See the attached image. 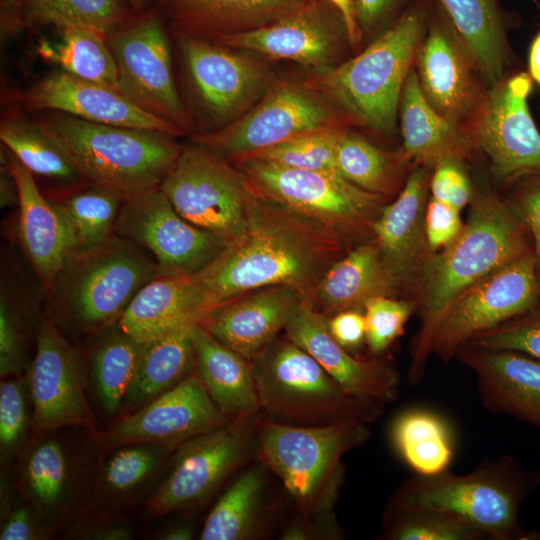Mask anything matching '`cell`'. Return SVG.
Returning a JSON list of instances; mask_svg holds the SVG:
<instances>
[{
    "mask_svg": "<svg viewBox=\"0 0 540 540\" xmlns=\"http://www.w3.org/2000/svg\"><path fill=\"white\" fill-rule=\"evenodd\" d=\"M352 248L326 226L250 186L242 231L193 276L210 311L272 286L294 287L308 299L327 269Z\"/></svg>",
    "mask_w": 540,
    "mask_h": 540,
    "instance_id": "cell-1",
    "label": "cell"
},
{
    "mask_svg": "<svg viewBox=\"0 0 540 540\" xmlns=\"http://www.w3.org/2000/svg\"><path fill=\"white\" fill-rule=\"evenodd\" d=\"M429 20L424 6L407 9L361 53L316 71L305 85L359 123L392 136L402 89Z\"/></svg>",
    "mask_w": 540,
    "mask_h": 540,
    "instance_id": "cell-2",
    "label": "cell"
},
{
    "mask_svg": "<svg viewBox=\"0 0 540 540\" xmlns=\"http://www.w3.org/2000/svg\"><path fill=\"white\" fill-rule=\"evenodd\" d=\"M159 276L144 250L114 234L71 255L45 289V314L67 336L90 338L117 323L138 291Z\"/></svg>",
    "mask_w": 540,
    "mask_h": 540,
    "instance_id": "cell-3",
    "label": "cell"
},
{
    "mask_svg": "<svg viewBox=\"0 0 540 540\" xmlns=\"http://www.w3.org/2000/svg\"><path fill=\"white\" fill-rule=\"evenodd\" d=\"M540 483V471L527 470L511 456L485 460L473 471L415 474L391 502L457 517L491 540H540L539 531L523 530L519 513Z\"/></svg>",
    "mask_w": 540,
    "mask_h": 540,
    "instance_id": "cell-4",
    "label": "cell"
},
{
    "mask_svg": "<svg viewBox=\"0 0 540 540\" xmlns=\"http://www.w3.org/2000/svg\"><path fill=\"white\" fill-rule=\"evenodd\" d=\"M35 122L86 183L125 199L159 187L181 150L175 135L163 131L99 124L50 110Z\"/></svg>",
    "mask_w": 540,
    "mask_h": 540,
    "instance_id": "cell-5",
    "label": "cell"
},
{
    "mask_svg": "<svg viewBox=\"0 0 540 540\" xmlns=\"http://www.w3.org/2000/svg\"><path fill=\"white\" fill-rule=\"evenodd\" d=\"M370 435L366 423L294 426L265 417L256 419L260 460L281 480L301 515L328 518L343 480L342 456Z\"/></svg>",
    "mask_w": 540,
    "mask_h": 540,
    "instance_id": "cell-6",
    "label": "cell"
},
{
    "mask_svg": "<svg viewBox=\"0 0 540 540\" xmlns=\"http://www.w3.org/2000/svg\"><path fill=\"white\" fill-rule=\"evenodd\" d=\"M261 410L271 420L294 426L355 421L369 424L384 403L345 390L308 352L276 338L251 360Z\"/></svg>",
    "mask_w": 540,
    "mask_h": 540,
    "instance_id": "cell-7",
    "label": "cell"
},
{
    "mask_svg": "<svg viewBox=\"0 0 540 540\" xmlns=\"http://www.w3.org/2000/svg\"><path fill=\"white\" fill-rule=\"evenodd\" d=\"M539 300L533 251L465 287L421 317L411 346L410 382L417 384L423 378L431 355L450 362L474 336L527 312Z\"/></svg>",
    "mask_w": 540,
    "mask_h": 540,
    "instance_id": "cell-8",
    "label": "cell"
},
{
    "mask_svg": "<svg viewBox=\"0 0 540 540\" xmlns=\"http://www.w3.org/2000/svg\"><path fill=\"white\" fill-rule=\"evenodd\" d=\"M466 223L437 253L418 298L421 317L455 294L533 251L531 235L505 197L488 187L474 189Z\"/></svg>",
    "mask_w": 540,
    "mask_h": 540,
    "instance_id": "cell-9",
    "label": "cell"
},
{
    "mask_svg": "<svg viewBox=\"0 0 540 540\" xmlns=\"http://www.w3.org/2000/svg\"><path fill=\"white\" fill-rule=\"evenodd\" d=\"M228 160L259 194L321 223L353 247L373 238L385 197L339 174L290 168L249 156Z\"/></svg>",
    "mask_w": 540,
    "mask_h": 540,
    "instance_id": "cell-10",
    "label": "cell"
},
{
    "mask_svg": "<svg viewBox=\"0 0 540 540\" xmlns=\"http://www.w3.org/2000/svg\"><path fill=\"white\" fill-rule=\"evenodd\" d=\"M159 188L187 221L228 241L245 225L250 185L217 151L193 141L180 153Z\"/></svg>",
    "mask_w": 540,
    "mask_h": 540,
    "instance_id": "cell-11",
    "label": "cell"
},
{
    "mask_svg": "<svg viewBox=\"0 0 540 540\" xmlns=\"http://www.w3.org/2000/svg\"><path fill=\"white\" fill-rule=\"evenodd\" d=\"M255 417V416H254ZM254 417H237L181 444L146 503L159 517L205 502L248 458L256 445Z\"/></svg>",
    "mask_w": 540,
    "mask_h": 540,
    "instance_id": "cell-12",
    "label": "cell"
},
{
    "mask_svg": "<svg viewBox=\"0 0 540 540\" xmlns=\"http://www.w3.org/2000/svg\"><path fill=\"white\" fill-rule=\"evenodd\" d=\"M114 234L144 250L160 276L195 275L228 244L223 236L184 219L159 187L125 199Z\"/></svg>",
    "mask_w": 540,
    "mask_h": 540,
    "instance_id": "cell-13",
    "label": "cell"
},
{
    "mask_svg": "<svg viewBox=\"0 0 540 540\" xmlns=\"http://www.w3.org/2000/svg\"><path fill=\"white\" fill-rule=\"evenodd\" d=\"M336 119L331 104L312 88L275 81L238 119L221 129L195 134L192 141L232 159L302 134L339 127Z\"/></svg>",
    "mask_w": 540,
    "mask_h": 540,
    "instance_id": "cell-14",
    "label": "cell"
},
{
    "mask_svg": "<svg viewBox=\"0 0 540 540\" xmlns=\"http://www.w3.org/2000/svg\"><path fill=\"white\" fill-rule=\"evenodd\" d=\"M106 41L117 67V90L144 111L187 132L191 120L175 85L161 18L149 14L133 19Z\"/></svg>",
    "mask_w": 540,
    "mask_h": 540,
    "instance_id": "cell-15",
    "label": "cell"
},
{
    "mask_svg": "<svg viewBox=\"0 0 540 540\" xmlns=\"http://www.w3.org/2000/svg\"><path fill=\"white\" fill-rule=\"evenodd\" d=\"M81 357L68 336L44 313L38 325L27 385L35 438L66 427L93 428L85 396Z\"/></svg>",
    "mask_w": 540,
    "mask_h": 540,
    "instance_id": "cell-16",
    "label": "cell"
},
{
    "mask_svg": "<svg viewBox=\"0 0 540 540\" xmlns=\"http://www.w3.org/2000/svg\"><path fill=\"white\" fill-rule=\"evenodd\" d=\"M176 41L193 94L219 129L252 108L275 82L266 64L235 49L191 37Z\"/></svg>",
    "mask_w": 540,
    "mask_h": 540,
    "instance_id": "cell-17",
    "label": "cell"
},
{
    "mask_svg": "<svg viewBox=\"0 0 540 540\" xmlns=\"http://www.w3.org/2000/svg\"><path fill=\"white\" fill-rule=\"evenodd\" d=\"M489 89L473 137L488 157L492 174L505 184L540 174V133L528 105L532 78L520 72Z\"/></svg>",
    "mask_w": 540,
    "mask_h": 540,
    "instance_id": "cell-18",
    "label": "cell"
},
{
    "mask_svg": "<svg viewBox=\"0 0 540 540\" xmlns=\"http://www.w3.org/2000/svg\"><path fill=\"white\" fill-rule=\"evenodd\" d=\"M213 42L235 50L291 60L315 71L337 65L345 45L350 44L342 15L327 0H309L270 25Z\"/></svg>",
    "mask_w": 540,
    "mask_h": 540,
    "instance_id": "cell-19",
    "label": "cell"
},
{
    "mask_svg": "<svg viewBox=\"0 0 540 540\" xmlns=\"http://www.w3.org/2000/svg\"><path fill=\"white\" fill-rule=\"evenodd\" d=\"M230 420L194 371L172 389L117 421L100 436V442L108 448L131 443L177 448Z\"/></svg>",
    "mask_w": 540,
    "mask_h": 540,
    "instance_id": "cell-20",
    "label": "cell"
},
{
    "mask_svg": "<svg viewBox=\"0 0 540 540\" xmlns=\"http://www.w3.org/2000/svg\"><path fill=\"white\" fill-rule=\"evenodd\" d=\"M430 171L414 164L396 199L384 206L373 228L384 263L400 284L404 297L417 305L437 254L430 249L425 231Z\"/></svg>",
    "mask_w": 540,
    "mask_h": 540,
    "instance_id": "cell-21",
    "label": "cell"
},
{
    "mask_svg": "<svg viewBox=\"0 0 540 540\" xmlns=\"http://www.w3.org/2000/svg\"><path fill=\"white\" fill-rule=\"evenodd\" d=\"M415 59L421 90L441 115L460 126L476 119L486 97L479 70L446 15L430 18Z\"/></svg>",
    "mask_w": 540,
    "mask_h": 540,
    "instance_id": "cell-22",
    "label": "cell"
},
{
    "mask_svg": "<svg viewBox=\"0 0 540 540\" xmlns=\"http://www.w3.org/2000/svg\"><path fill=\"white\" fill-rule=\"evenodd\" d=\"M2 153L18 191L17 239L20 250L46 289L76 251L74 232L61 207L44 195L34 175L8 149Z\"/></svg>",
    "mask_w": 540,
    "mask_h": 540,
    "instance_id": "cell-23",
    "label": "cell"
},
{
    "mask_svg": "<svg viewBox=\"0 0 540 540\" xmlns=\"http://www.w3.org/2000/svg\"><path fill=\"white\" fill-rule=\"evenodd\" d=\"M284 331L287 339L308 352L348 392L384 404L398 396L400 375L391 360L353 356L331 335L328 317L307 299Z\"/></svg>",
    "mask_w": 540,
    "mask_h": 540,
    "instance_id": "cell-24",
    "label": "cell"
},
{
    "mask_svg": "<svg viewBox=\"0 0 540 540\" xmlns=\"http://www.w3.org/2000/svg\"><path fill=\"white\" fill-rule=\"evenodd\" d=\"M34 111H58L89 122L182 134L174 124L135 105L118 90L65 72L52 73L25 93Z\"/></svg>",
    "mask_w": 540,
    "mask_h": 540,
    "instance_id": "cell-25",
    "label": "cell"
},
{
    "mask_svg": "<svg viewBox=\"0 0 540 540\" xmlns=\"http://www.w3.org/2000/svg\"><path fill=\"white\" fill-rule=\"evenodd\" d=\"M454 359L473 371L483 406L540 431V360L511 350L460 346Z\"/></svg>",
    "mask_w": 540,
    "mask_h": 540,
    "instance_id": "cell-26",
    "label": "cell"
},
{
    "mask_svg": "<svg viewBox=\"0 0 540 540\" xmlns=\"http://www.w3.org/2000/svg\"><path fill=\"white\" fill-rule=\"evenodd\" d=\"M305 299L291 286L267 287L212 309L200 324L222 344L251 361L285 329Z\"/></svg>",
    "mask_w": 540,
    "mask_h": 540,
    "instance_id": "cell-27",
    "label": "cell"
},
{
    "mask_svg": "<svg viewBox=\"0 0 540 540\" xmlns=\"http://www.w3.org/2000/svg\"><path fill=\"white\" fill-rule=\"evenodd\" d=\"M45 313V289L12 249L1 256L0 375L20 376L32 358V345Z\"/></svg>",
    "mask_w": 540,
    "mask_h": 540,
    "instance_id": "cell-28",
    "label": "cell"
},
{
    "mask_svg": "<svg viewBox=\"0 0 540 540\" xmlns=\"http://www.w3.org/2000/svg\"><path fill=\"white\" fill-rule=\"evenodd\" d=\"M176 37L216 39L263 28L309 0H154Z\"/></svg>",
    "mask_w": 540,
    "mask_h": 540,
    "instance_id": "cell-29",
    "label": "cell"
},
{
    "mask_svg": "<svg viewBox=\"0 0 540 540\" xmlns=\"http://www.w3.org/2000/svg\"><path fill=\"white\" fill-rule=\"evenodd\" d=\"M377 296L406 299L372 238L334 262L307 300L315 310L329 318L345 310L363 311L366 301Z\"/></svg>",
    "mask_w": 540,
    "mask_h": 540,
    "instance_id": "cell-30",
    "label": "cell"
},
{
    "mask_svg": "<svg viewBox=\"0 0 540 540\" xmlns=\"http://www.w3.org/2000/svg\"><path fill=\"white\" fill-rule=\"evenodd\" d=\"M403 152L416 165L433 169L444 161L469 160L477 148L473 135L441 115L426 99L411 68L400 103Z\"/></svg>",
    "mask_w": 540,
    "mask_h": 540,
    "instance_id": "cell-31",
    "label": "cell"
},
{
    "mask_svg": "<svg viewBox=\"0 0 540 540\" xmlns=\"http://www.w3.org/2000/svg\"><path fill=\"white\" fill-rule=\"evenodd\" d=\"M209 311L193 275L159 276L138 291L118 324L146 342L200 324Z\"/></svg>",
    "mask_w": 540,
    "mask_h": 540,
    "instance_id": "cell-32",
    "label": "cell"
},
{
    "mask_svg": "<svg viewBox=\"0 0 540 540\" xmlns=\"http://www.w3.org/2000/svg\"><path fill=\"white\" fill-rule=\"evenodd\" d=\"M195 372L217 407L230 419L254 417L261 405L251 361L228 348L201 324L191 330Z\"/></svg>",
    "mask_w": 540,
    "mask_h": 540,
    "instance_id": "cell-33",
    "label": "cell"
},
{
    "mask_svg": "<svg viewBox=\"0 0 540 540\" xmlns=\"http://www.w3.org/2000/svg\"><path fill=\"white\" fill-rule=\"evenodd\" d=\"M52 433L36 438L22 471L27 500L48 531L71 513L77 481L68 446Z\"/></svg>",
    "mask_w": 540,
    "mask_h": 540,
    "instance_id": "cell-34",
    "label": "cell"
},
{
    "mask_svg": "<svg viewBox=\"0 0 540 540\" xmlns=\"http://www.w3.org/2000/svg\"><path fill=\"white\" fill-rule=\"evenodd\" d=\"M489 88L504 78L508 45L496 0H438Z\"/></svg>",
    "mask_w": 540,
    "mask_h": 540,
    "instance_id": "cell-35",
    "label": "cell"
},
{
    "mask_svg": "<svg viewBox=\"0 0 540 540\" xmlns=\"http://www.w3.org/2000/svg\"><path fill=\"white\" fill-rule=\"evenodd\" d=\"M192 328L142 342L137 369L123 406L139 409L195 371Z\"/></svg>",
    "mask_w": 540,
    "mask_h": 540,
    "instance_id": "cell-36",
    "label": "cell"
},
{
    "mask_svg": "<svg viewBox=\"0 0 540 540\" xmlns=\"http://www.w3.org/2000/svg\"><path fill=\"white\" fill-rule=\"evenodd\" d=\"M391 439L415 474L433 475L448 470L454 456L449 424L429 409L411 408L400 413L392 424Z\"/></svg>",
    "mask_w": 540,
    "mask_h": 540,
    "instance_id": "cell-37",
    "label": "cell"
},
{
    "mask_svg": "<svg viewBox=\"0 0 540 540\" xmlns=\"http://www.w3.org/2000/svg\"><path fill=\"white\" fill-rule=\"evenodd\" d=\"M88 339L91 376L104 411L113 415L134 378L142 342L126 333L118 322Z\"/></svg>",
    "mask_w": 540,
    "mask_h": 540,
    "instance_id": "cell-38",
    "label": "cell"
},
{
    "mask_svg": "<svg viewBox=\"0 0 540 540\" xmlns=\"http://www.w3.org/2000/svg\"><path fill=\"white\" fill-rule=\"evenodd\" d=\"M0 139L34 177L48 179L58 186L54 194L85 183L62 147L35 121L21 117L3 119Z\"/></svg>",
    "mask_w": 540,
    "mask_h": 540,
    "instance_id": "cell-39",
    "label": "cell"
},
{
    "mask_svg": "<svg viewBox=\"0 0 540 540\" xmlns=\"http://www.w3.org/2000/svg\"><path fill=\"white\" fill-rule=\"evenodd\" d=\"M403 152L389 153L365 137L343 130L336 146L339 174L356 186L388 198L404 186L406 163Z\"/></svg>",
    "mask_w": 540,
    "mask_h": 540,
    "instance_id": "cell-40",
    "label": "cell"
},
{
    "mask_svg": "<svg viewBox=\"0 0 540 540\" xmlns=\"http://www.w3.org/2000/svg\"><path fill=\"white\" fill-rule=\"evenodd\" d=\"M177 448L154 443L113 447L95 477L98 499L108 503L131 499L148 485Z\"/></svg>",
    "mask_w": 540,
    "mask_h": 540,
    "instance_id": "cell-41",
    "label": "cell"
},
{
    "mask_svg": "<svg viewBox=\"0 0 540 540\" xmlns=\"http://www.w3.org/2000/svg\"><path fill=\"white\" fill-rule=\"evenodd\" d=\"M265 476L255 467L241 474L222 494L208 514L201 540H246L259 523Z\"/></svg>",
    "mask_w": 540,
    "mask_h": 540,
    "instance_id": "cell-42",
    "label": "cell"
},
{
    "mask_svg": "<svg viewBox=\"0 0 540 540\" xmlns=\"http://www.w3.org/2000/svg\"><path fill=\"white\" fill-rule=\"evenodd\" d=\"M68 218L74 232L76 251H85L109 240L125 201L119 194L83 183L74 188L48 196Z\"/></svg>",
    "mask_w": 540,
    "mask_h": 540,
    "instance_id": "cell-43",
    "label": "cell"
},
{
    "mask_svg": "<svg viewBox=\"0 0 540 540\" xmlns=\"http://www.w3.org/2000/svg\"><path fill=\"white\" fill-rule=\"evenodd\" d=\"M60 40L43 41L38 51L65 73L117 90V67L106 36L90 29H59Z\"/></svg>",
    "mask_w": 540,
    "mask_h": 540,
    "instance_id": "cell-44",
    "label": "cell"
},
{
    "mask_svg": "<svg viewBox=\"0 0 540 540\" xmlns=\"http://www.w3.org/2000/svg\"><path fill=\"white\" fill-rule=\"evenodd\" d=\"M24 6L27 25L85 28L106 37L133 20L121 0H29Z\"/></svg>",
    "mask_w": 540,
    "mask_h": 540,
    "instance_id": "cell-45",
    "label": "cell"
},
{
    "mask_svg": "<svg viewBox=\"0 0 540 540\" xmlns=\"http://www.w3.org/2000/svg\"><path fill=\"white\" fill-rule=\"evenodd\" d=\"M382 539L388 540H482L486 537L452 515L408 508L390 501L383 517Z\"/></svg>",
    "mask_w": 540,
    "mask_h": 540,
    "instance_id": "cell-46",
    "label": "cell"
},
{
    "mask_svg": "<svg viewBox=\"0 0 540 540\" xmlns=\"http://www.w3.org/2000/svg\"><path fill=\"white\" fill-rule=\"evenodd\" d=\"M342 131L343 129L336 127L306 133L241 156L290 168L339 174L336 166V146Z\"/></svg>",
    "mask_w": 540,
    "mask_h": 540,
    "instance_id": "cell-47",
    "label": "cell"
},
{
    "mask_svg": "<svg viewBox=\"0 0 540 540\" xmlns=\"http://www.w3.org/2000/svg\"><path fill=\"white\" fill-rule=\"evenodd\" d=\"M414 311H418V305L410 299L377 296L367 300L363 314L369 351L375 356L382 355L403 335Z\"/></svg>",
    "mask_w": 540,
    "mask_h": 540,
    "instance_id": "cell-48",
    "label": "cell"
},
{
    "mask_svg": "<svg viewBox=\"0 0 540 540\" xmlns=\"http://www.w3.org/2000/svg\"><path fill=\"white\" fill-rule=\"evenodd\" d=\"M466 344L517 351L540 360V300L527 312L477 334Z\"/></svg>",
    "mask_w": 540,
    "mask_h": 540,
    "instance_id": "cell-49",
    "label": "cell"
},
{
    "mask_svg": "<svg viewBox=\"0 0 540 540\" xmlns=\"http://www.w3.org/2000/svg\"><path fill=\"white\" fill-rule=\"evenodd\" d=\"M24 381L19 376L6 377L0 385V447L2 460L18 449L27 429Z\"/></svg>",
    "mask_w": 540,
    "mask_h": 540,
    "instance_id": "cell-50",
    "label": "cell"
},
{
    "mask_svg": "<svg viewBox=\"0 0 540 540\" xmlns=\"http://www.w3.org/2000/svg\"><path fill=\"white\" fill-rule=\"evenodd\" d=\"M506 185L505 199L531 235L535 269L540 282V174L525 175Z\"/></svg>",
    "mask_w": 540,
    "mask_h": 540,
    "instance_id": "cell-51",
    "label": "cell"
},
{
    "mask_svg": "<svg viewBox=\"0 0 540 540\" xmlns=\"http://www.w3.org/2000/svg\"><path fill=\"white\" fill-rule=\"evenodd\" d=\"M463 164L452 160L441 162L432 169L430 177L432 197L459 211L470 203L474 191Z\"/></svg>",
    "mask_w": 540,
    "mask_h": 540,
    "instance_id": "cell-52",
    "label": "cell"
},
{
    "mask_svg": "<svg viewBox=\"0 0 540 540\" xmlns=\"http://www.w3.org/2000/svg\"><path fill=\"white\" fill-rule=\"evenodd\" d=\"M464 223L460 211L429 197L425 211V231L430 249L439 253L460 234Z\"/></svg>",
    "mask_w": 540,
    "mask_h": 540,
    "instance_id": "cell-53",
    "label": "cell"
},
{
    "mask_svg": "<svg viewBox=\"0 0 540 540\" xmlns=\"http://www.w3.org/2000/svg\"><path fill=\"white\" fill-rule=\"evenodd\" d=\"M405 0H354L358 27L363 36H378L402 13Z\"/></svg>",
    "mask_w": 540,
    "mask_h": 540,
    "instance_id": "cell-54",
    "label": "cell"
},
{
    "mask_svg": "<svg viewBox=\"0 0 540 540\" xmlns=\"http://www.w3.org/2000/svg\"><path fill=\"white\" fill-rule=\"evenodd\" d=\"M47 531L31 504H16L5 514L1 525L0 539H43L47 535Z\"/></svg>",
    "mask_w": 540,
    "mask_h": 540,
    "instance_id": "cell-55",
    "label": "cell"
},
{
    "mask_svg": "<svg viewBox=\"0 0 540 540\" xmlns=\"http://www.w3.org/2000/svg\"><path fill=\"white\" fill-rule=\"evenodd\" d=\"M333 338L346 350L358 349L366 340L365 318L362 310H345L328 318Z\"/></svg>",
    "mask_w": 540,
    "mask_h": 540,
    "instance_id": "cell-56",
    "label": "cell"
},
{
    "mask_svg": "<svg viewBox=\"0 0 540 540\" xmlns=\"http://www.w3.org/2000/svg\"><path fill=\"white\" fill-rule=\"evenodd\" d=\"M85 539L126 540L132 537L129 527L119 523H96L80 528L77 534Z\"/></svg>",
    "mask_w": 540,
    "mask_h": 540,
    "instance_id": "cell-57",
    "label": "cell"
},
{
    "mask_svg": "<svg viewBox=\"0 0 540 540\" xmlns=\"http://www.w3.org/2000/svg\"><path fill=\"white\" fill-rule=\"evenodd\" d=\"M342 15L348 34L349 43L356 46L360 43L362 35L357 24L354 0H327Z\"/></svg>",
    "mask_w": 540,
    "mask_h": 540,
    "instance_id": "cell-58",
    "label": "cell"
},
{
    "mask_svg": "<svg viewBox=\"0 0 540 540\" xmlns=\"http://www.w3.org/2000/svg\"><path fill=\"white\" fill-rule=\"evenodd\" d=\"M19 203L18 191L13 175L5 164L1 166V206L12 207Z\"/></svg>",
    "mask_w": 540,
    "mask_h": 540,
    "instance_id": "cell-59",
    "label": "cell"
},
{
    "mask_svg": "<svg viewBox=\"0 0 540 540\" xmlns=\"http://www.w3.org/2000/svg\"><path fill=\"white\" fill-rule=\"evenodd\" d=\"M528 64L530 77L540 86V30L531 43Z\"/></svg>",
    "mask_w": 540,
    "mask_h": 540,
    "instance_id": "cell-60",
    "label": "cell"
},
{
    "mask_svg": "<svg viewBox=\"0 0 540 540\" xmlns=\"http://www.w3.org/2000/svg\"><path fill=\"white\" fill-rule=\"evenodd\" d=\"M192 536V526L188 523H181L169 528L160 538L165 540H189L192 539Z\"/></svg>",
    "mask_w": 540,
    "mask_h": 540,
    "instance_id": "cell-61",
    "label": "cell"
},
{
    "mask_svg": "<svg viewBox=\"0 0 540 540\" xmlns=\"http://www.w3.org/2000/svg\"><path fill=\"white\" fill-rule=\"evenodd\" d=\"M128 1L137 12H141L142 10H144L147 4V0H128Z\"/></svg>",
    "mask_w": 540,
    "mask_h": 540,
    "instance_id": "cell-62",
    "label": "cell"
},
{
    "mask_svg": "<svg viewBox=\"0 0 540 540\" xmlns=\"http://www.w3.org/2000/svg\"><path fill=\"white\" fill-rule=\"evenodd\" d=\"M15 4H23L25 5L29 0H11Z\"/></svg>",
    "mask_w": 540,
    "mask_h": 540,
    "instance_id": "cell-63",
    "label": "cell"
}]
</instances>
